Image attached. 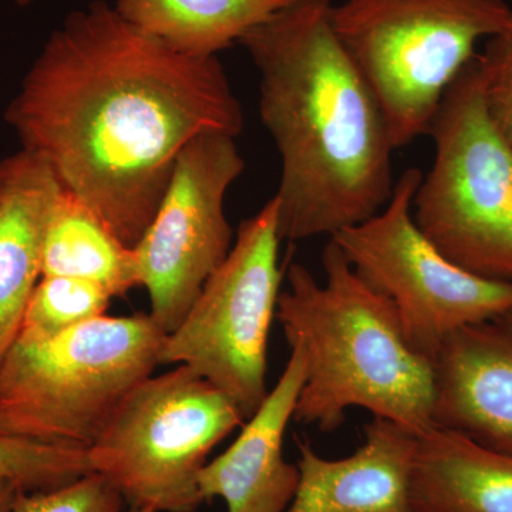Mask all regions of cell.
Instances as JSON below:
<instances>
[{"instance_id":"cell-17","label":"cell","mask_w":512,"mask_h":512,"mask_svg":"<svg viewBox=\"0 0 512 512\" xmlns=\"http://www.w3.org/2000/svg\"><path fill=\"white\" fill-rule=\"evenodd\" d=\"M292 0H116L117 12L134 26L192 57L218 53Z\"/></svg>"},{"instance_id":"cell-16","label":"cell","mask_w":512,"mask_h":512,"mask_svg":"<svg viewBox=\"0 0 512 512\" xmlns=\"http://www.w3.org/2000/svg\"><path fill=\"white\" fill-rule=\"evenodd\" d=\"M42 276L94 282L113 298H124L140 286L134 249L127 248L89 205L64 187L46 224Z\"/></svg>"},{"instance_id":"cell-19","label":"cell","mask_w":512,"mask_h":512,"mask_svg":"<svg viewBox=\"0 0 512 512\" xmlns=\"http://www.w3.org/2000/svg\"><path fill=\"white\" fill-rule=\"evenodd\" d=\"M93 473L87 450L53 446L0 430V477L22 491L62 487Z\"/></svg>"},{"instance_id":"cell-18","label":"cell","mask_w":512,"mask_h":512,"mask_svg":"<svg viewBox=\"0 0 512 512\" xmlns=\"http://www.w3.org/2000/svg\"><path fill=\"white\" fill-rule=\"evenodd\" d=\"M111 299L107 289L70 276H42L30 296L20 342H45L67 330L106 315Z\"/></svg>"},{"instance_id":"cell-14","label":"cell","mask_w":512,"mask_h":512,"mask_svg":"<svg viewBox=\"0 0 512 512\" xmlns=\"http://www.w3.org/2000/svg\"><path fill=\"white\" fill-rule=\"evenodd\" d=\"M62 188L52 167L30 151L0 160V369L42 278L46 224Z\"/></svg>"},{"instance_id":"cell-21","label":"cell","mask_w":512,"mask_h":512,"mask_svg":"<svg viewBox=\"0 0 512 512\" xmlns=\"http://www.w3.org/2000/svg\"><path fill=\"white\" fill-rule=\"evenodd\" d=\"M478 57L488 116L512 150V19L503 32L487 40Z\"/></svg>"},{"instance_id":"cell-3","label":"cell","mask_w":512,"mask_h":512,"mask_svg":"<svg viewBox=\"0 0 512 512\" xmlns=\"http://www.w3.org/2000/svg\"><path fill=\"white\" fill-rule=\"evenodd\" d=\"M325 281L298 262L286 271L276 318L301 350L305 380L293 421L333 433L359 407L421 436L433 429V362L404 339L393 303L367 284L330 239Z\"/></svg>"},{"instance_id":"cell-5","label":"cell","mask_w":512,"mask_h":512,"mask_svg":"<svg viewBox=\"0 0 512 512\" xmlns=\"http://www.w3.org/2000/svg\"><path fill=\"white\" fill-rule=\"evenodd\" d=\"M505 0H343L330 22L386 119L394 150L427 136L481 39L507 28Z\"/></svg>"},{"instance_id":"cell-10","label":"cell","mask_w":512,"mask_h":512,"mask_svg":"<svg viewBox=\"0 0 512 512\" xmlns=\"http://www.w3.org/2000/svg\"><path fill=\"white\" fill-rule=\"evenodd\" d=\"M244 168L235 137L220 131L195 137L178 156L156 217L134 248L150 316L167 335L234 245L225 197Z\"/></svg>"},{"instance_id":"cell-24","label":"cell","mask_w":512,"mask_h":512,"mask_svg":"<svg viewBox=\"0 0 512 512\" xmlns=\"http://www.w3.org/2000/svg\"><path fill=\"white\" fill-rule=\"evenodd\" d=\"M127 512H154V511L148 510V508L133 507V505H128Z\"/></svg>"},{"instance_id":"cell-13","label":"cell","mask_w":512,"mask_h":512,"mask_svg":"<svg viewBox=\"0 0 512 512\" xmlns=\"http://www.w3.org/2000/svg\"><path fill=\"white\" fill-rule=\"evenodd\" d=\"M296 444L301 480L285 512H412V431L373 417L362 446L336 460L319 456L308 439Z\"/></svg>"},{"instance_id":"cell-2","label":"cell","mask_w":512,"mask_h":512,"mask_svg":"<svg viewBox=\"0 0 512 512\" xmlns=\"http://www.w3.org/2000/svg\"><path fill=\"white\" fill-rule=\"evenodd\" d=\"M332 0H292L238 45L259 73V116L281 157V239L339 234L375 217L393 194L389 128L339 42Z\"/></svg>"},{"instance_id":"cell-22","label":"cell","mask_w":512,"mask_h":512,"mask_svg":"<svg viewBox=\"0 0 512 512\" xmlns=\"http://www.w3.org/2000/svg\"><path fill=\"white\" fill-rule=\"evenodd\" d=\"M20 491L13 481L0 477V512H12Z\"/></svg>"},{"instance_id":"cell-4","label":"cell","mask_w":512,"mask_h":512,"mask_svg":"<svg viewBox=\"0 0 512 512\" xmlns=\"http://www.w3.org/2000/svg\"><path fill=\"white\" fill-rule=\"evenodd\" d=\"M167 333L150 313L90 320L45 342H16L0 369V430L89 450L153 376Z\"/></svg>"},{"instance_id":"cell-12","label":"cell","mask_w":512,"mask_h":512,"mask_svg":"<svg viewBox=\"0 0 512 512\" xmlns=\"http://www.w3.org/2000/svg\"><path fill=\"white\" fill-rule=\"evenodd\" d=\"M305 380L301 350L291 356L274 389L242 426L237 440L198 474L202 500L221 498L227 512H285L301 473L284 456L286 429L293 420Z\"/></svg>"},{"instance_id":"cell-15","label":"cell","mask_w":512,"mask_h":512,"mask_svg":"<svg viewBox=\"0 0 512 512\" xmlns=\"http://www.w3.org/2000/svg\"><path fill=\"white\" fill-rule=\"evenodd\" d=\"M410 507L412 512H512V454L433 427L417 436Z\"/></svg>"},{"instance_id":"cell-11","label":"cell","mask_w":512,"mask_h":512,"mask_svg":"<svg viewBox=\"0 0 512 512\" xmlns=\"http://www.w3.org/2000/svg\"><path fill=\"white\" fill-rule=\"evenodd\" d=\"M433 370L434 427L512 454V309L448 336Z\"/></svg>"},{"instance_id":"cell-1","label":"cell","mask_w":512,"mask_h":512,"mask_svg":"<svg viewBox=\"0 0 512 512\" xmlns=\"http://www.w3.org/2000/svg\"><path fill=\"white\" fill-rule=\"evenodd\" d=\"M5 121L134 249L184 147L208 131L239 136L244 113L218 57L175 52L97 0L53 30Z\"/></svg>"},{"instance_id":"cell-9","label":"cell","mask_w":512,"mask_h":512,"mask_svg":"<svg viewBox=\"0 0 512 512\" xmlns=\"http://www.w3.org/2000/svg\"><path fill=\"white\" fill-rule=\"evenodd\" d=\"M423 180L407 168L379 214L333 235L357 274L393 303L404 339L433 362L457 330L512 309V284L490 281L441 255L413 220V198Z\"/></svg>"},{"instance_id":"cell-20","label":"cell","mask_w":512,"mask_h":512,"mask_svg":"<svg viewBox=\"0 0 512 512\" xmlns=\"http://www.w3.org/2000/svg\"><path fill=\"white\" fill-rule=\"evenodd\" d=\"M123 495L99 473H89L62 487L20 491L12 512H123Z\"/></svg>"},{"instance_id":"cell-7","label":"cell","mask_w":512,"mask_h":512,"mask_svg":"<svg viewBox=\"0 0 512 512\" xmlns=\"http://www.w3.org/2000/svg\"><path fill=\"white\" fill-rule=\"evenodd\" d=\"M237 404L190 367L138 384L87 450L127 505L195 512L204 504L198 474L232 431L244 426Z\"/></svg>"},{"instance_id":"cell-23","label":"cell","mask_w":512,"mask_h":512,"mask_svg":"<svg viewBox=\"0 0 512 512\" xmlns=\"http://www.w3.org/2000/svg\"><path fill=\"white\" fill-rule=\"evenodd\" d=\"M13 2L20 6V8H25V6H29L32 5V3H35L36 0H13Z\"/></svg>"},{"instance_id":"cell-6","label":"cell","mask_w":512,"mask_h":512,"mask_svg":"<svg viewBox=\"0 0 512 512\" xmlns=\"http://www.w3.org/2000/svg\"><path fill=\"white\" fill-rule=\"evenodd\" d=\"M434 161L413 198V220L448 261L512 284V150L488 116L478 53L431 120Z\"/></svg>"},{"instance_id":"cell-8","label":"cell","mask_w":512,"mask_h":512,"mask_svg":"<svg viewBox=\"0 0 512 512\" xmlns=\"http://www.w3.org/2000/svg\"><path fill=\"white\" fill-rule=\"evenodd\" d=\"M281 241L272 198L241 222L227 259L161 348L160 365L190 367L227 394L245 420L269 394L266 355L281 293Z\"/></svg>"}]
</instances>
